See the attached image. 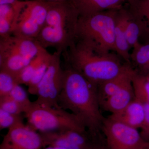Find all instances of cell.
Segmentation results:
<instances>
[{"mask_svg":"<svg viewBox=\"0 0 149 149\" xmlns=\"http://www.w3.org/2000/svg\"><path fill=\"white\" fill-rule=\"evenodd\" d=\"M58 104L68 110L85 126L93 140L101 139L105 118L100 111L97 88L76 70L65 65Z\"/></svg>","mask_w":149,"mask_h":149,"instance_id":"1","label":"cell"},{"mask_svg":"<svg viewBox=\"0 0 149 149\" xmlns=\"http://www.w3.org/2000/svg\"><path fill=\"white\" fill-rule=\"evenodd\" d=\"M62 57L65 65L80 72L97 88L117 76L125 66L111 52L79 39H74L69 47L62 54Z\"/></svg>","mask_w":149,"mask_h":149,"instance_id":"2","label":"cell"},{"mask_svg":"<svg viewBox=\"0 0 149 149\" xmlns=\"http://www.w3.org/2000/svg\"><path fill=\"white\" fill-rule=\"evenodd\" d=\"M79 15L69 0L53 3L45 22L36 40L45 49L53 48L61 54L75 39Z\"/></svg>","mask_w":149,"mask_h":149,"instance_id":"3","label":"cell"},{"mask_svg":"<svg viewBox=\"0 0 149 149\" xmlns=\"http://www.w3.org/2000/svg\"><path fill=\"white\" fill-rule=\"evenodd\" d=\"M119 10L79 16L75 29V39L86 41L104 50L115 51L116 19Z\"/></svg>","mask_w":149,"mask_h":149,"instance_id":"4","label":"cell"},{"mask_svg":"<svg viewBox=\"0 0 149 149\" xmlns=\"http://www.w3.org/2000/svg\"><path fill=\"white\" fill-rule=\"evenodd\" d=\"M24 115L28 125L39 132L68 130L87 131L74 115L61 108L47 106L33 102Z\"/></svg>","mask_w":149,"mask_h":149,"instance_id":"5","label":"cell"},{"mask_svg":"<svg viewBox=\"0 0 149 149\" xmlns=\"http://www.w3.org/2000/svg\"><path fill=\"white\" fill-rule=\"evenodd\" d=\"M37 40L11 35L0 38V70L16 76L44 49Z\"/></svg>","mask_w":149,"mask_h":149,"instance_id":"6","label":"cell"},{"mask_svg":"<svg viewBox=\"0 0 149 149\" xmlns=\"http://www.w3.org/2000/svg\"><path fill=\"white\" fill-rule=\"evenodd\" d=\"M51 4L39 0L17 3V18L12 35L36 40L45 22Z\"/></svg>","mask_w":149,"mask_h":149,"instance_id":"7","label":"cell"},{"mask_svg":"<svg viewBox=\"0 0 149 149\" xmlns=\"http://www.w3.org/2000/svg\"><path fill=\"white\" fill-rule=\"evenodd\" d=\"M62 54L55 52L52 54L47 70L37 86L35 103L39 104L61 108L59 96L63 84V68L61 65Z\"/></svg>","mask_w":149,"mask_h":149,"instance_id":"8","label":"cell"},{"mask_svg":"<svg viewBox=\"0 0 149 149\" xmlns=\"http://www.w3.org/2000/svg\"><path fill=\"white\" fill-rule=\"evenodd\" d=\"M102 131L108 149H143L148 143L138 129L109 117L105 118Z\"/></svg>","mask_w":149,"mask_h":149,"instance_id":"9","label":"cell"},{"mask_svg":"<svg viewBox=\"0 0 149 149\" xmlns=\"http://www.w3.org/2000/svg\"><path fill=\"white\" fill-rule=\"evenodd\" d=\"M44 148L40 133L24 123L8 129L0 149H42Z\"/></svg>","mask_w":149,"mask_h":149,"instance_id":"10","label":"cell"},{"mask_svg":"<svg viewBox=\"0 0 149 149\" xmlns=\"http://www.w3.org/2000/svg\"><path fill=\"white\" fill-rule=\"evenodd\" d=\"M79 16L111 10L120 9L128 0H69Z\"/></svg>","mask_w":149,"mask_h":149,"instance_id":"11","label":"cell"},{"mask_svg":"<svg viewBox=\"0 0 149 149\" xmlns=\"http://www.w3.org/2000/svg\"><path fill=\"white\" fill-rule=\"evenodd\" d=\"M130 17L128 10L123 8L119 9L116 19L115 28V52L127 63L130 61V47L126 34V27Z\"/></svg>","mask_w":149,"mask_h":149,"instance_id":"12","label":"cell"},{"mask_svg":"<svg viewBox=\"0 0 149 149\" xmlns=\"http://www.w3.org/2000/svg\"><path fill=\"white\" fill-rule=\"evenodd\" d=\"M132 77L116 93L103 102L101 107L113 114L121 111L128 106L135 98Z\"/></svg>","mask_w":149,"mask_h":149,"instance_id":"13","label":"cell"},{"mask_svg":"<svg viewBox=\"0 0 149 149\" xmlns=\"http://www.w3.org/2000/svg\"><path fill=\"white\" fill-rule=\"evenodd\" d=\"M144 116L143 103L135 98L124 109L117 113L111 114L109 117L138 129L142 126Z\"/></svg>","mask_w":149,"mask_h":149,"instance_id":"14","label":"cell"},{"mask_svg":"<svg viewBox=\"0 0 149 149\" xmlns=\"http://www.w3.org/2000/svg\"><path fill=\"white\" fill-rule=\"evenodd\" d=\"M135 71L130 65H125L122 72L117 76L99 85L97 87V94L100 106L131 79Z\"/></svg>","mask_w":149,"mask_h":149,"instance_id":"15","label":"cell"},{"mask_svg":"<svg viewBox=\"0 0 149 149\" xmlns=\"http://www.w3.org/2000/svg\"><path fill=\"white\" fill-rule=\"evenodd\" d=\"M16 18L15 4L0 5V38L13 35Z\"/></svg>","mask_w":149,"mask_h":149,"instance_id":"16","label":"cell"},{"mask_svg":"<svg viewBox=\"0 0 149 149\" xmlns=\"http://www.w3.org/2000/svg\"><path fill=\"white\" fill-rule=\"evenodd\" d=\"M130 15L141 22L144 32L149 35V0H128Z\"/></svg>","mask_w":149,"mask_h":149,"instance_id":"17","label":"cell"},{"mask_svg":"<svg viewBox=\"0 0 149 149\" xmlns=\"http://www.w3.org/2000/svg\"><path fill=\"white\" fill-rule=\"evenodd\" d=\"M51 55L47 49H44L17 75V84L27 85L36 70Z\"/></svg>","mask_w":149,"mask_h":149,"instance_id":"18","label":"cell"},{"mask_svg":"<svg viewBox=\"0 0 149 149\" xmlns=\"http://www.w3.org/2000/svg\"><path fill=\"white\" fill-rule=\"evenodd\" d=\"M44 147L52 146L66 149H82L70 142L60 131L40 132Z\"/></svg>","mask_w":149,"mask_h":149,"instance_id":"19","label":"cell"},{"mask_svg":"<svg viewBox=\"0 0 149 149\" xmlns=\"http://www.w3.org/2000/svg\"><path fill=\"white\" fill-rule=\"evenodd\" d=\"M132 83L135 98L143 103L149 104V81L145 74H139L135 71Z\"/></svg>","mask_w":149,"mask_h":149,"instance_id":"20","label":"cell"},{"mask_svg":"<svg viewBox=\"0 0 149 149\" xmlns=\"http://www.w3.org/2000/svg\"><path fill=\"white\" fill-rule=\"evenodd\" d=\"M130 60L146 72V74L149 73V43L140 44L134 47L130 54Z\"/></svg>","mask_w":149,"mask_h":149,"instance_id":"21","label":"cell"},{"mask_svg":"<svg viewBox=\"0 0 149 149\" xmlns=\"http://www.w3.org/2000/svg\"><path fill=\"white\" fill-rule=\"evenodd\" d=\"M130 15L126 27V37L130 48H133L140 44L139 38L144 33V30L141 22L131 16L130 14Z\"/></svg>","mask_w":149,"mask_h":149,"instance_id":"22","label":"cell"},{"mask_svg":"<svg viewBox=\"0 0 149 149\" xmlns=\"http://www.w3.org/2000/svg\"><path fill=\"white\" fill-rule=\"evenodd\" d=\"M17 84L14 75L6 70H0V97L8 95Z\"/></svg>","mask_w":149,"mask_h":149,"instance_id":"23","label":"cell"},{"mask_svg":"<svg viewBox=\"0 0 149 149\" xmlns=\"http://www.w3.org/2000/svg\"><path fill=\"white\" fill-rule=\"evenodd\" d=\"M52 54L49 58L47 59L45 61L40 65V67L32 75L31 80L27 85L28 87V91L29 94L33 95H36L37 86L47 70L52 59Z\"/></svg>","mask_w":149,"mask_h":149,"instance_id":"24","label":"cell"},{"mask_svg":"<svg viewBox=\"0 0 149 149\" xmlns=\"http://www.w3.org/2000/svg\"><path fill=\"white\" fill-rule=\"evenodd\" d=\"M8 95L24 108V113L32 105V102L29 100L27 92L20 85H17Z\"/></svg>","mask_w":149,"mask_h":149,"instance_id":"25","label":"cell"},{"mask_svg":"<svg viewBox=\"0 0 149 149\" xmlns=\"http://www.w3.org/2000/svg\"><path fill=\"white\" fill-rule=\"evenodd\" d=\"M21 114L10 113L0 109V129L9 128L23 123Z\"/></svg>","mask_w":149,"mask_h":149,"instance_id":"26","label":"cell"},{"mask_svg":"<svg viewBox=\"0 0 149 149\" xmlns=\"http://www.w3.org/2000/svg\"><path fill=\"white\" fill-rule=\"evenodd\" d=\"M0 109L15 114L25 113L24 108L9 95L0 97Z\"/></svg>","mask_w":149,"mask_h":149,"instance_id":"27","label":"cell"},{"mask_svg":"<svg viewBox=\"0 0 149 149\" xmlns=\"http://www.w3.org/2000/svg\"><path fill=\"white\" fill-rule=\"evenodd\" d=\"M143 104L145 116L143 124L140 128L141 129L140 134L144 141L149 142V104Z\"/></svg>","mask_w":149,"mask_h":149,"instance_id":"28","label":"cell"},{"mask_svg":"<svg viewBox=\"0 0 149 149\" xmlns=\"http://www.w3.org/2000/svg\"><path fill=\"white\" fill-rule=\"evenodd\" d=\"M90 149H108L106 145L101 143V141H96Z\"/></svg>","mask_w":149,"mask_h":149,"instance_id":"29","label":"cell"},{"mask_svg":"<svg viewBox=\"0 0 149 149\" xmlns=\"http://www.w3.org/2000/svg\"><path fill=\"white\" fill-rule=\"evenodd\" d=\"M27 1V0H0V5L3 4H15L20 1Z\"/></svg>","mask_w":149,"mask_h":149,"instance_id":"30","label":"cell"},{"mask_svg":"<svg viewBox=\"0 0 149 149\" xmlns=\"http://www.w3.org/2000/svg\"><path fill=\"white\" fill-rule=\"evenodd\" d=\"M39 1L45 2L52 3L64 1H67V0H39Z\"/></svg>","mask_w":149,"mask_h":149,"instance_id":"31","label":"cell"},{"mask_svg":"<svg viewBox=\"0 0 149 149\" xmlns=\"http://www.w3.org/2000/svg\"><path fill=\"white\" fill-rule=\"evenodd\" d=\"M42 149H66L63 148H60V147L52 146H48L43 148Z\"/></svg>","mask_w":149,"mask_h":149,"instance_id":"32","label":"cell"},{"mask_svg":"<svg viewBox=\"0 0 149 149\" xmlns=\"http://www.w3.org/2000/svg\"><path fill=\"white\" fill-rule=\"evenodd\" d=\"M145 76H146L147 79H148V80L149 81V73H148V74H145Z\"/></svg>","mask_w":149,"mask_h":149,"instance_id":"33","label":"cell"},{"mask_svg":"<svg viewBox=\"0 0 149 149\" xmlns=\"http://www.w3.org/2000/svg\"><path fill=\"white\" fill-rule=\"evenodd\" d=\"M143 149H149V142H148V143L147 145Z\"/></svg>","mask_w":149,"mask_h":149,"instance_id":"34","label":"cell"}]
</instances>
